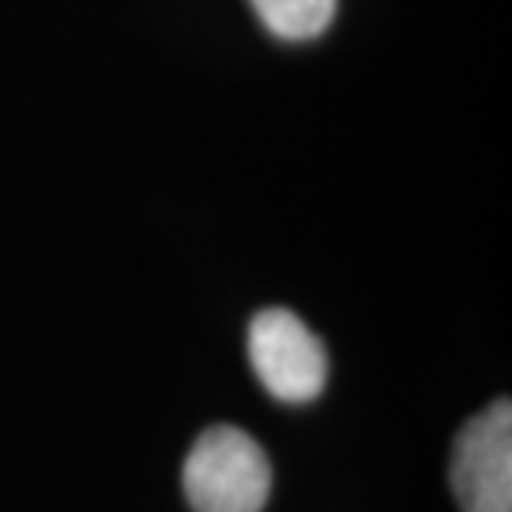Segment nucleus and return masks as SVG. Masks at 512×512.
I'll return each mask as SVG.
<instances>
[{"instance_id": "nucleus-1", "label": "nucleus", "mask_w": 512, "mask_h": 512, "mask_svg": "<svg viewBox=\"0 0 512 512\" xmlns=\"http://www.w3.org/2000/svg\"><path fill=\"white\" fill-rule=\"evenodd\" d=\"M270 486V459L240 426L203 429L183 463V493L193 512H263Z\"/></svg>"}, {"instance_id": "nucleus-2", "label": "nucleus", "mask_w": 512, "mask_h": 512, "mask_svg": "<svg viewBox=\"0 0 512 512\" xmlns=\"http://www.w3.org/2000/svg\"><path fill=\"white\" fill-rule=\"evenodd\" d=\"M247 350L256 380L280 403H313L330 376L323 340L293 310L270 306L250 323Z\"/></svg>"}, {"instance_id": "nucleus-3", "label": "nucleus", "mask_w": 512, "mask_h": 512, "mask_svg": "<svg viewBox=\"0 0 512 512\" xmlns=\"http://www.w3.org/2000/svg\"><path fill=\"white\" fill-rule=\"evenodd\" d=\"M453 493L463 512H512V406L496 399L459 429L453 443Z\"/></svg>"}, {"instance_id": "nucleus-4", "label": "nucleus", "mask_w": 512, "mask_h": 512, "mask_svg": "<svg viewBox=\"0 0 512 512\" xmlns=\"http://www.w3.org/2000/svg\"><path fill=\"white\" fill-rule=\"evenodd\" d=\"M250 4L273 37L293 44L320 37L336 17V0H250Z\"/></svg>"}]
</instances>
